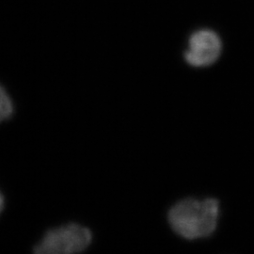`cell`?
<instances>
[{
    "instance_id": "cell-1",
    "label": "cell",
    "mask_w": 254,
    "mask_h": 254,
    "mask_svg": "<svg viewBox=\"0 0 254 254\" xmlns=\"http://www.w3.org/2000/svg\"><path fill=\"white\" fill-rule=\"evenodd\" d=\"M219 203L215 199H187L176 203L169 213V222L179 236L194 240L211 236L218 226Z\"/></svg>"
},
{
    "instance_id": "cell-2",
    "label": "cell",
    "mask_w": 254,
    "mask_h": 254,
    "mask_svg": "<svg viewBox=\"0 0 254 254\" xmlns=\"http://www.w3.org/2000/svg\"><path fill=\"white\" fill-rule=\"evenodd\" d=\"M92 242L89 228L71 222L47 230L34 247L37 254H72L85 252Z\"/></svg>"
},
{
    "instance_id": "cell-3",
    "label": "cell",
    "mask_w": 254,
    "mask_h": 254,
    "mask_svg": "<svg viewBox=\"0 0 254 254\" xmlns=\"http://www.w3.org/2000/svg\"><path fill=\"white\" fill-rule=\"evenodd\" d=\"M221 50V40L214 30L199 29L190 38L185 60L194 67H207L218 61Z\"/></svg>"
},
{
    "instance_id": "cell-4",
    "label": "cell",
    "mask_w": 254,
    "mask_h": 254,
    "mask_svg": "<svg viewBox=\"0 0 254 254\" xmlns=\"http://www.w3.org/2000/svg\"><path fill=\"white\" fill-rule=\"evenodd\" d=\"M14 113V105L8 91L0 84V124L8 121Z\"/></svg>"
},
{
    "instance_id": "cell-5",
    "label": "cell",
    "mask_w": 254,
    "mask_h": 254,
    "mask_svg": "<svg viewBox=\"0 0 254 254\" xmlns=\"http://www.w3.org/2000/svg\"><path fill=\"white\" fill-rule=\"evenodd\" d=\"M4 205H5V199H4V195L2 193V191L0 190V215L4 209Z\"/></svg>"
}]
</instances>
